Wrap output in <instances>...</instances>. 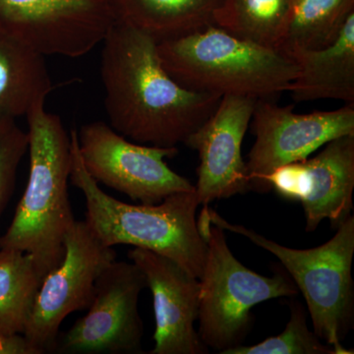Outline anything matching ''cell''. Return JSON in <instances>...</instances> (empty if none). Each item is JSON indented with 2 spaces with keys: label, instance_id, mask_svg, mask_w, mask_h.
I'll return each instance as SVG.
<instances>
[{
  "label": "cell",
  "instance_id": "cell-1",
  "mask_svg": "<svg viewBox=\"0 0 354 354\" xmlns=\"http://www.w3.org/2000/svg\"><path fill=\"white\" fill-rule=\"evenodd\" d=\"M101 77L111 127L135 143L171 148L184 144L223 97L181 87L162 66L158 41L114 23L102 41Z\"/></svg>",
  "mask_w": 354,
  "mask_h": 354
},
{
  "label": "cell",
  "instance_id": "cell-2",
  "mask_svg": "<svg viewBox=\"0 0 354 354\" xmlns=\"http://www.w3.org/2000/svg\"><path fill=\"white\" fill-rule=\"evenodd\" d=\"M30 174L15 215L0 236V248L32 256L41 279L64 258V239L73 225L68 198L72 153L70 133L57 114L39 104L28 113Z\"/></svg>",
  "mask_w": 354,
  "mask_h": 354
},
{
  "label": "cell",
  "instance_id": "cell-3",
  "mask_svg": "<svg viewBox=\"0 0 354 354\" xmlns=\"http://www.w3.org/2000/svg\"><path fill=\"white\" fill-rule=\"evenodd\" d=\"M70 139L69 179L85 197V221L97 239L109 247L127 244L160 254L199 279L208 246L198 228L196 191L176 193L158 204L121 202L104 193L86 171L76 129L70 131Z\"/></svg>",
  "mask_w": 354,
  "mask_h": 354
},
{
  "label": "cell",
  "instance_id": "cell-4",
  "mask_svg": "<svg viewBox=\"0 0 354 354\" xmlns=\"http://www.w3.org/2000/svg\"><path fill=\"white\" fill-rule=\"evenodd\" d=\"M158 50L169 76L192 92L274 101L298 75L297 62L285 51L244 41L216 25L160 41Z\"/></svg>",
  "mask_w": 354,
  "mask_h": 354
},
{
  "label": "cell",
  "instance_id": "cell-5",
  "mask_svg": "<svg viewBox=\"0 0 354 354\" xmlns=\"http://www.w3.org/2000/svg\"><path fill=\"white\" fill-rule=\"evenodd\" d=\"M202 212L212 225L241 234L276 256L304 295L314 333L334 348L335 354L353 353L342 344L353 329L354 321L353 216L342 221L335 236L323 245L295 249L230 223L208 206H204Z\"/></svg>",
  "mask_w": 354,
  "mask_h": 354
},
{
  "label": "cell",
  "instance_id": "cell-6",
  "mask_svg": "<svg viewBox=\"0 0 354 354\" xmlns=\"http://www.w3.org/2000/svg\"><path fill=\"white\" fill-rule=\"evenodd\" d=\"M198 228L207 242L206 262L200 281L198 335L208 348L223 354L242 344L252 327L256 305L299 293L288 272L264 277L234 257L225 230L209 223L201 212Z\"/></svg>",
  "mask_w": 354,
  "mask_h": 354
},
{
  "label": "cell",
  "instance_id": "cell-7",
  "mask_svg": "<svg viewBox=\"0 0 354 354\" xmlns=\"http://www.w3.org/2000/svg\"><path fill=\"white\" fill-rule=\"evenodd\" d=\"M86 171L102 183L144 205L158 204L178 192L195 189L185 177L172 171L165 158L176 157L177 147L164 148L133 143L102 121L77 130Z\"/></svg>",
  "mask_w": 354,
  "mask_h": 354
},
{
  "label": "cell",
  "instance_id": "cell-8",
  "mask_svg": "<svg viewBox=\"0 0 354 354\" xmlns=\"http://www.w3.org/2000/svg\"><path fill=\"white\" fill-rule=\"evenodd\" d=\"M64 248L62 262L41 281L23 335L41 354L55 351L60 325L69 314L88 308L95 281L116 260L113 247L102 243L85 221H74Z\"/></svg>",
  "mask_w": 354,
  "mask_h": 354
},
{
  "label": "cell",
  "instance_id": "cell-9",
  "mask_svg": "<svg viewBox=\"0 0 354 354\" xmlns=\"http://www.w3.org/2000/svg\"><path fill=\"white\" fill-rule=\"evenodd\" d=\"M293 109L295 104L256 100L251 118L255 142L246 162L249 191L269 193L266 179L274 169L306 160L332 140L354 135V104L306 114Z\"/></svg>",
  "mask_w": 354,
  "mask_h": 354
},
{
  "label": "cell",
  "instance_id": "cell-10",
  "mask_svg": "<svg viewBox=\"0 0 354 354\" xmlns=\"http://www.w3.org/2000/svg\"><path fill=\"white\" fill-rule=\"evenodd\" d=\"M114 23L108 0H0V26L44 57H84Z\"/></svg>",
  "mask_w": 354,
  "mask_h": 354
},
{
  "label": "cell",
  "instance_id": "cell-11",
  "mask_svg": "<svg viewBox=\"0 0 354 354\" xmlns=\"http://www.w3.org/2000/svg\"><path fill=\"white\" fill-rule=\"evenodd\" d=\"M147 288L135 263L113 261L95 281L88 313L58 335L55 351L64 353H140L144 325L139 297Z\"/></svg>",
  "mask_w": 354,
  "mask_h": 354
},
{
  "label": "cell",
  "instance_id": "cell-12",
  "mask_svg": "<svg viewBox=\"0 0 354 354\" xmlns=\"http://www.w3.org/2000/svg\"><path fill=\"white\" fill-rule=\"evenodd\" d=\"M266 183L279 196L302 205L307 232L326 218L337 228L353 208L354 135L328 142L314 158L278 167Z\"/></svg>",
  "mask_w": 354,
  "mask_h": 354
},
{
  "label": "cell",
  "instance_id": "cell-13",
  "mask_svg": "<svg viewBox=\"0 0 354 354\" xmlns=\"http://www.w3.org/2000/svg\"><path fill=\"white\" fill-rule=\"evenodd\" d=\"M255 99L223 95L218 108L184 142L199 153L195 191L200 205L249 191L242 142L252 118Z\"/></svg>",
  "mask_w": 354,
  "mask_h": 354
},
{
  "label": "cell",
  "instance_id": "cell-14",
  "mask_svg": "<svg viewBox=\"0 0 354 354\" xmlns=\"http://www.w3.org/2000/svg\"><path fill=\"white\" fill-rule=\"evenodd\" d=\"M128 257L145 276L153 295L156 330L151 354H207L195 322L199 315V279L160 254L134 248Z\"/></svg>",
  "mask_w": 354,
  "mask_h": 354
},
{
  "label": "cell",
  "instance_id": "cell-15",
  "mask_svg": "<svg viewBox=\"0 0 354 354\" xmlns=\"http://www.w3.org/2000/svg\"><path fill=\"white\" fill-rule=\"evenodd\" d=\"M285 53L298 65V75L288 91L293 101L337 100L354 104V13L329 46Z\"/></svg>",
  "mask_w": 354,
  "mask_h": 354
},
{
  "label": "cell",
  "instance_id": "cell-16",
  "mask_svg": "<svg viewBox=\"0 0 354 354\" xmlns=\"http://www.w3.org/2000/svg\"><path fill=\"white\" fill-rule=\"evenodd\" d=\"M53 88L44 55L0 26V124L44 104Z\"/></svg>",
  "mask_w": 354,
  "mask_h": 354
},
{
  "label": "cell",
  "instance_id": "cell-17",
  "mask_svg": "<svg viewBox=\"0 0 354 354\" xmlns=\"http://www.w3.org/2000/svg\"><path fill=\"white\" fill-rule=\"evenodd\" d=\"M116 22L146 32L158 43L203 31L223 0H108Z\"/></svg>",
  "mask_w": 354,
  "mask_h": 354
},
{
  "label": "cell",
  "instance_id": "cell-18",
  "mask_svg": "<svg viewBox=\"0 0 354 354\" xmlns=\"http://www.w3.org/2000/svg\"><path fill=\"white\" fill-rule=\"evenodd\" d=\"M292 0H223L214 23L244 41L281 50Z\"/></svg>",
  "mask_w": 354,
  "mask_h": 354
},
{
  "label": "cell",
  "instance_id": "cell-19",
  "mask_svg": "<svg viewBox=\"0 0 354 354\" xmlns=\"http://www.w3.org/2000/svg\"><path fill=\"white\" fill-rule=\"evenodd\" d=\"M43 279L29 253L0 248V335H24Z\"/></svg>",
  "mask_w": 354,
  "mask_h": 354
},
{
  "label": "cell",
  "instance_id": "cell-20",
  "mask_svg": "<svg viewBox=\"0 0 354 354\" xmlns=\"http://www.w3.org/2000/svg\"><path fill=\"white\" fill-rule=\"evenodd\" d=\"M354 13V0H292L281 50H319L339 36Z\"/></svg>",
  "mask_w": 354,
  "mask_h": 354
},
{
  "label": "cell",
  "instance_id": "cell-21",
  "mask_svg": "<svg viewBox=\"0 0 354 354\" xmlns=\"http://www.w3.org/2000/svg\"><path fill=\"white\" fill-rule=\"evenodd\" d=\"M223 354H335L307 325V315L298 301L290 304V319L283 333L254 346H235Z\"/></svg>",
  "mask_w": 354,
  "mask_h": 354
},
{
  "label": "cell",
  "instance_id": "cell-22",
  "mask_svg": "<svg viewBox=\"0 0 354 354\" xmlns=\"http://www.w3.org/2000/svg\"><path fill=\"white\" fill-rule=\"evenodd\" d=\"M29 147L28 132L16 121L0 124V216L12 195L21 160Z\"/></svg>",
  "mask_w": 354,
  "mask_h": 354
},
{
  "label": "cell",
  "instance_id": "cell-23",
  "mask_svg": "<svg viewBox=\"0 0 354 354\" xmlns=\"http://www.w3.org/2000/svg\"><path fill=\"white\" fill-rule=\"evenodd\" d=\"M0 354H41L23 335L14 337L0 335Z\"/></svg>",
  "mask_w": 354,
  "mask_h": 354
}]
</instances>
